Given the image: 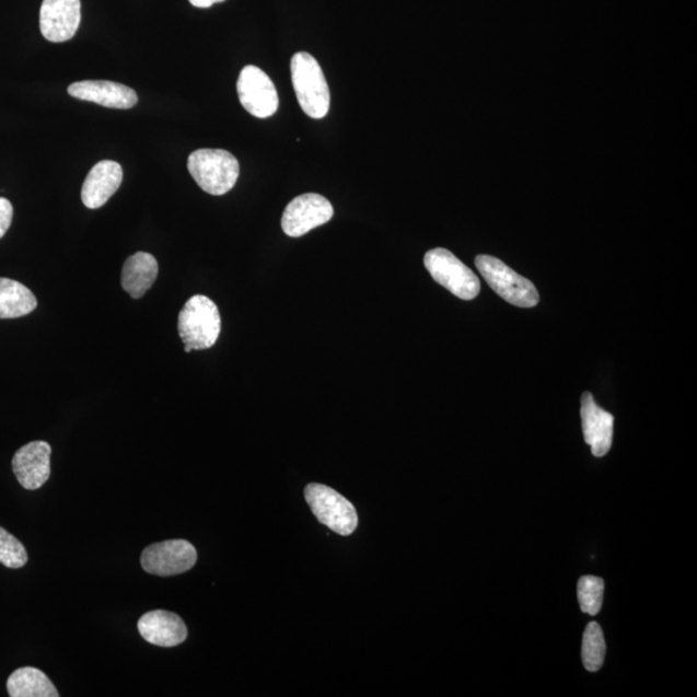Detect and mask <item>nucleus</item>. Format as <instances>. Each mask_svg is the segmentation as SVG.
Returning <instances> with one entry per match:
<instances>
[{
	"instance_id": "f257e3e1",
	"label": "nucleus",
	"mask_w": 697,
	"mask_h": 697,
	"mask_svg": "<svg viewBox=\"0 0 697 697\" xmlns=\"http://www.w3.org/2000/svg\"><path fill=\"white\" fill-rule=\"evenodd\" d=\"M221 333L218 305L204 294L188 300L178 315V335L185 345V353L213 347Z\"/></svg>"
},
{
	"instance_id": "f03ea898",
	"label": "nucleus",
	"mask_w": 697,
	"mask_h": 697,
	"mask_svg": "<svg viewBox=\"0 0 697 697\" xmlns=\"http://www.w3.org/2000/svg\"><path fill=\"white\" fill-rule=\"evenodd\" d=\"M291 77L301 109L313 119L325 118L330 95L325 73L317 60L307 53H299L291 60Z\"/></svg>"
},
{
	"instance_id": "7ed1b4c3",
	"label": "nucleus",
	"mask_w": 697,
	"mask_h": 697,
	"mask_svg": "<svg viewBox=\"0 0 697 697\" xmlns=\"http://www.w3.org/2000/svg\"><path fill=\"white\" fill-rule=\"evenodd\" d=\"M188 170L199 188L211 196H224L240 177V162L222 149L196 150L189 156Z\"/></svg>"
},
{
	"instance_id": "20e7f679",
	"label": "nucleus",
	"mask_w": 697,
	"mask_h": 697,
	"mask_svg": "<svg viewBox=\"0 0 697 697\" xmlns=\"http://www.w3.org/2000/svg\"><path fill=\"white\" fill-rule=\"evenodd\" d=\"M476 267L488 286L509 304L534 307L541 301L534 283L510 269L499 258L479 255L476 257Z\"/></svg>"
},
{
	"instance_id": "39448f33",
	"label": "nucleus",
	"mask_w": 697,
	"mask_h": 697,
	"mask_svg": "<svg viewBox=\"0 0 697 697\" xmlns=\"http://www.w3.org/2000/svg\"><path fill=\"white\" fill-rule=\"evenodd\" d=\"M305 500L315 519L341 536H350L358 527L353 504L342 495L325 485L311 484L305 488Z\"/></svg>"
},
{
	"instance_id": "423d86ee",
	"label": "nucleus",
	"mask_w": 697,
	"mask_h": 697,
	"mask_svg": "<svg viewBox=\"0 0 697 697\" xmlns=\"http://www.w3.org/2000/svg\"><path fill=\"white\" fill-rule=\"evenodd\" d=\"M431 278L462 300L476 299L480 291V282L473 270L444 248L429 251L423 257Z\"/></svg>"
},
{
	"instance_id": "0eeeda50",
	"label": "nucleus",
	"mask_w": 697,
	"mask_h": 697,
	"mask_svg": "<svg viewBox=\"0 0 697 697\" xmlns=\"http://www.w3.org/2000/svg\"><path fill=\"white\" fill-rule=\"evenodd\" d=\"M197 550L186 541H167L148 546L142 551V569L155 577H175L193 569Z\"/></svg>"
},
{
	"instance_id": "6e6552de",
	"label": "nucleus",
	"mask_w": 697,
	"mask_h": 697,
	"mask_svg": "<svg viewBox=\"0 0 697 697\" xmlns=\"http://www.w3.org/2000/svg\"><path fill=\"white\" fill-rule=\"evenodd\" d=\"M236 91L242 106L254 117L265 119L277 113L279 97L276 85L267 73L255 65L243 68Z\"/></svg>"
},
{
	"instance_id": "1a4fd4ad",
	"label": "nucleus",
	"mask_w": 697,
	"mask_h": 697,
	"mask_svg": "<svg viewBox=\"0 0 697 697\" xmlns=\"http://www.w3.org/2000/svg\"><path fill=\"white\" fill-rule=\"evenodd\" d=\"M334 218V207L320 194L307 193L291 200L282 218L283 232L299 239Z\"/></svg>"
},
{
	"instance_id": "9d476101",
	"label": "nucleus",
	"mask_w": 697,
	"mask_h": 697,
	"mask_svg": "<svg viewBox=\"0 0 697 697\" xmlns=\"http://www.w3.org/2000/svg\"><path fill=\"white\" fill-rule=\"evenodd\" d=\"M39 24L47 40H70L81 24V0H43Z\"/></svg>"
},
{
	"instance_id": "9b49d317",
	"label": "nucleus",
	"mask_w": 697,
	"mask_h": 697,
	"mask_svg": "<svg viewBox=\"0 0 697 697\" xmlns=\"http://www.w3.org/2000/svg\"><path fill=\"white\" fill-rule=\"evenodd\" d=\"M53 449L47 442L35 441L21 448L12 460V469L26 490H38L51 476Z\"/></svg>"
},
{
	"instance_id": "f8f14e48",
	"label": "nucleus",
	"mask_w": 697,
	"mask_h": 697,
	"mask_svg": "<svg viewBox=\"0 0 697 697\" xmlns=\"http://www.w3.org/2000/svg\"><path fill=\"white\" fill-rule=\"evenodd\" d=\"M581 420L585 442L591 445L595 457H603L613 445L614 416L595 404L589 392L581 397Z\"/></svg>"
},
{
	"instance_id": "ddd939ff",
	"label": "nucleus",
	"mask_w": 697,
	"mask_h": 697,
	"mask_svg": "<svg viewBox=\"0 0 697 697\" xmlns=\"http://www.w3.org/2000/svg\"><path fill=\"white\" fill-rule=\"evenodd\" d=\"M69 95L83 102L113 109H131L139 102L138 93L125 84L109 81H83L69 85Z\"/></svg>"
},
{
	"instance_id": "4468645a",
	"label": "nucleus",
	"mask_w": 697,
	"mask_h": 697,
	"mask_svg": "<svg viewBox=\"0 0 697 697\" xmlns=\"http://www.w3.org/2000/svg\"><path fill=\"white\" fill-rule=\"evenodd\" d=\"M138 628L147 642L160 647H175L188 638V628L182 617L163 609L140 617Z\"/></svg>"
},
{
	"instance_id": "2eb2a0df",
	"label": "nucleus",
	"mask_w": 697,
	"mask_h": 697,
	"mask_svg": "<svg viewBox=\"0 0 697 697\" xmlns=\"http://www.w3.org/2000/svg\"><path fill=\"white\" fill-rule=\"evenodd\" d=\"M124 179L121 165L114 161L98 162L90 171L82 188V202L90 210H97L119 189Z\"/></svg>"
},
{
	"instance_id": "dca6fc26",
	"label": "nucleus",
	"mask_w": 697,
	"mask_h": 697,
	"mask_svg": "<svg viewBox=\"0 0 697 697\" xmlns=\"http://www.w3.org/2000/svg\"><path fill=\"white\" fill-rule=\"evenodd\" d=\"M158 271L160 267L153 255L138 253L129 256L121 269V287L132 299H141L152 289Z\"/></svg>"
},
{
	"instance_id": "f3484780",
	"label": "nucleus",
	"mask_w": 697,
	"mask_h": 697,
	"mask_svg": "<svg viewBox=\"0 0 697 697\" xmlns=\"http://www.w3.org/2000/svg\"><path fill=\"white\" fill-rule=\"evenodd\" d=\"M34 293L18 280L0 278V320L25 317L37 309Z\"/></svg>"
},
{
	"instance_id": "a211bd4d",
	"label": "nucleus",
	"mask_w": 697,
	"mask_h": 697,
	"mask_svg": "<svg viewBox=\"0 0 697 697\" xmlns=\"http://www.w3.org/2000/svg\"><path fill=\"white\" fill-rule=\"evenodd\" d=\"M7 689L12 697H59L51 679L37 667L25 666L14 671L9 681Z\"/></svg>"
},
{
	"instance_id": "6ab92c4d",
	"label": "nucleus",
	"mask_w": 697,
	"mask_h": 697,
	"mask_svg": "<svg viewBox=\"0 0 697 697\" xmlns=\"http://www.w3.org/2000/svg\"><path fill=\"white\" fill-rule=\"evenodd\" d=\"M581 657L585 670L599 672L606 659V641L599 623H589L584 631Z\"/></svg>"
},
{
	"instance_id": "aec40b11",
	"label": "nucleus",
	"mask_w": 697,
	"mask_h": 697,
	"mask_svg": "<svg viewBox=\"0 0 697 697\" xmlns=\"http://www.w3.org/2000/svg\"><path fill=\"white\" fill-rule=\"evenodd\" d=\"M605 581L596 577H583L578 583V599L584 614L596 615L602 608Z\"/></svg>"
},
{
	"instance_id": "412c9836",
	"label": "nucleus",
	"mask_w": 697,
	"mask_h": 697,
	"mask_svg": "<svg viewBox=\"0 0 697 697\" xmlns=\"http://www.w3.org/2000/svg\"><path fill=\"white\" fill-rule=\"evenodd\" d=\"M27 553L23 543L0 527V564L7 569H23L27 564Z\"/></svg>"
},
{
	"instance_id": "4be33fe9",
	"label": "nucleus",
	"mask_w": 697,
	"mask_h": 697,
	"mask_svg": "<svg viewBox=\"0 0 697 697\" xmlns=\"http://www.w3.org/2000/svg\"><path fill=\"white\" fill-rule=\"evenodd\" d=\"M13 206L9 199L0 198V240L3 239L12 224Z\"/></svg>"
},
{
	"instance_id": "5701e85b",
	"label": "nucleus",
	"mask_w": 697,
	"mask_h": 697,
	"mask_svg": "<svg viewBox=\"0 0 697 697\" xmlns=\"http://www.w3.org/2000/svg\"><path fill=\"white\" fill-rule=\"evenodd\" d=\"M189 2L197 9H210L213 4L225 2V0H189Z\"/></svg>"
}]
</instances>
